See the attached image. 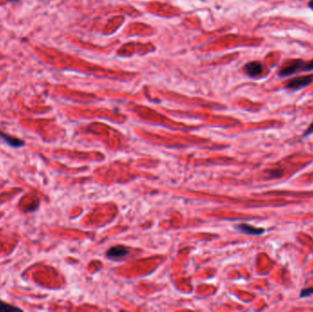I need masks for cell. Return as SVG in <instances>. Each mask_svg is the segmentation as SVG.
<instances>
[{
    "label": "cell",
    "instance_id": "obj_1",
    "mask_svg": "<svg viewBox=\"0 0 313 312\" xmlns=\"http://www.w3.org/2000/svg\"><path fill=\"white\" fill-rule=\"evenodd\" d=\"M313 60L305 62L302 59H294L289 62L285 66H282L279 71V76L280 77H289L292 74L298 72H313Z\"/></svg>",
    "mask_w": 313,
    "mask_h": 312
},
{
    "label": "cell",
    "instance_id": "obj_2",
    "mask_svg": "<svg viewBox=\"0 0 313 312\" xmlns=\"http://www.w3.org/2000/svg\"><path fill=\"white\" fill-rule=\"evenodd\" d=\"M313 82V74H305V75H300L294 77L292 79L288 81L286 83L285 88L296 92L298 90H301L306 86L310 85Z\"/></svg>",
    "mask_w": 313,
    "mask_h": 312
},
{
    "label": "cell",
    "instance_id": "obj_3",
    "mask_svg": "<svg viewBox=\"0 0 313 312\" xmlns=\"http://www.w3.org/2000/svg\"><path fill=\"white\" fill-rule=\"evenodd\" d=\"M245 72L252 78H256L263 72V65L261 63L254 61L244 66Z\"/></svg>",
    "mask_w": 313,
    "mask_h": 312
},
{
    "label": "cell",
    "instance_id": "obj_4",
    "mask_svg": "<svg viewBox=\"0 0 313 312\" xmlns=\"http://www.w3.org/2000/svg\"><path fill=\"white\" fill-rule=\"evenodd\" d=\"M129 254V250L122 246H116L106 252V256L111 259H119Z\"/></svg>",
    "mask_w": 313,
    "mask_h": 312
},
{
    "label": "cell",
    "instance_id": "obj_5",
    "mask_svg": "<svg viewBox=\"0 0 313 312\" xmlns=\"http://www.w3.org/2000/svg\"><path fill=\"white\" fill-rule=\"evenodd\" d=\"M237 229L241 232L247 233V234H252V235H261L265 232V229L263 228H258L252 226L250 224H242L237 226Z\"/></svg>",
    "mask_w": 313,
    "mask_h": 312
},
{
    "label": "cell",
    "instance_id": "obj_6",
    "mask_svg": "<svg viewBox=\"0 0 313 312\" xmlns=\"http://www.w3.org/2000/svg\"><path fill=\"white\" fill-rule=\"evenodd\" d=\"M0 138H2L8 146H10L12 148H21L25 144L23 140H21L19 138H16L15 136L7 135V134H5L3 132H0Z\"/></svg>",
    "mask_w": 313,
    "mask_h": 312
},
{
    "label": "cell",
    "instance_id": "obj_7",
    "mask_svg": "<svg viewBox=\"0 0 313 312\" xmlns=\"http://www.w3.org/2000/svg\"><path fill=\"white\" fill-rule=\"evenodd\" d=\"M21 312V310L17 307H14L12 305L8 304L0 300V312Z\"/></svg>",
    "mask_w": 313,
    "mask_h": 312
},
{
    "label": "cell",
    "instance_id": "obj_8",
    "mask_svg": "<svg viewBox=\"0 0 313 312\" xmlns=\"http://www.w3.org/2000/svg\"><path fill=\"white\" fill-rule=\"evenodd\" d=\"M313 294V288H304L301 290L299 296L300 297H308L311 296Z\"/></svg>",
    "mask_w": 313,
    "mask_h": 312
},
{
    "label": "cell",
    "instance_id": "obj_9",
    "mask_svg": "<svg viewBox=\"0 0 313 312\" xmlns=\"http://www.w3.org/2000/svg\"><path fill=\"white\" fill-rule=\"evenodd\" d=\"M313 133V123L310 125V127L306 129L305 132L303 133L302 135V137H306V136H310L311 134Z\"/></svg>",
    "mask_w": 313,
    "mask_h": 312
},
{
    "label": "cell",
    "instance_id": "obj_10",
    "mask_svg": "<svg viewBox=\"0 0 313 312\" xmlns=\"http://www.w3.org/2000/svg\"><path fill=\"white\" fill-rule=\"evenodd\" d=\"M308 7L313 10V0H310V2L308 3Z\"/></svg>",
    "mask_w": 313,
    "mask_h": 312
},
{
    "label": "cell",
    "instance_id": "obj_11",
    "mask_svg": "<svg viewBox=\"0 0 313 312\" xmlns=\"http://www.w3.org/2000/svg\"><path fill=\"white\" fill-rule=\"evenodd\" d=\"M12 1H16V0H12Z\"/></svg>",
    "mask_w": 313,
    "mask_h": 312
}]
</instances>
